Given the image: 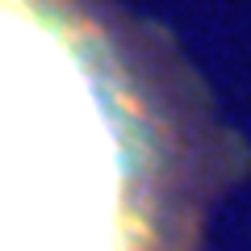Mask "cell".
Listing matches in <instances>:
<instances>
[{"label": "cell", "instance_id": "1", "mask_svg": "<svg viewBox=\"0 0 251 251\" xmlns=\"http://www.w3.org/2000/svg\"><path fill=\"white\" fill-rule=\"evenodd\" d=\"M176 155L88 0H0V251H176Z\"/></svg>", "mask_w": 251, "mask_h": 251}]
</instances>
